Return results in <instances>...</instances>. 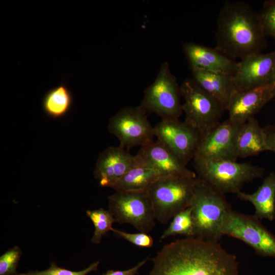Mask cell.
I'll return each mask as SVG.
<instances>
[{"label":"cell","mask_w":275,"mask_h":275,"mask_svg":"<svg viewBox=\"0 0 275 275\" xmlns=\"http://www.w3.org/2000/svg\"><path fill=\"white\" fill-rule=\"evenodd\" d=\"M197 177H161L147 190L156 220L166 224L179 212L189 207Z\"/></svg>","instance_id":"5"},{"label":"cell","mask_w":275,"mask_h":275,"mask_svg":"<svg viewBox=\"0 0 275 275\" xmlns=\"http://www.w3.org/2000/svg\"><path fill=\"white\" fill-rule=\"evenodd\" d=\"M180 96V85L165 61L154 81L144 90L140 106L161 119H179L183 112Z\"/></svg>","instance_id":"7"},{"label":"cell","mask_w":275,"mask_h":275,"mask_svg":"<svg viewBox=\"0 0 275 275\" xmlns=\"http://www.w3.org/2000/svg\"><path fill=\"white\" fill-rule=\"evenodd\" d=\"M216 50L240 60L261 53L267 46L259 13L241 1H227L218 14L215 34Z\"/></svg>","instance_id":"2"},{"label":"cell","mask_w":275,"mask_h":275,"mask_svg":"<svg viewBox=\"0 0 275 275\" xmlns=\"http://www.w3.org/2000/svg\"><path fill=\"white\" fill-rule=\"evenodd\" d=\"M189 207L195 227V237L218 242L223 236L225 217L231 209L225 194L197 177Z\"/></svg>","instance_id":"3"},{"label":"cell","mask_w":275,"mask_h":275,"mask_svg":"<svg viewBox=\"0 0 275 275\" xmlns=\"http://www.w3.org/2000/svg\"><path fill=\"white\" fill-rule=\"evenodd\" d=\"M263 128L268 150L275 153V125H268Z\"/></svg>","instance_id":"30"},{"label":"cell","mask_w":275,"mask_h":275,"mask_svg":"<svg viewBox=\"0 0 275 275\" xmlns=\"http://www.w3.org/2000/svg\"><path fill=\"white\" fill-rule=\"evenodd\" d=\"M108 210L115 221L128 224L140 232L149 233L155 226L156 217L146 191H116L108 197Z\"/></svg>","instance_id":"8"},{"label":"cell","mask_w":275,"mask_h":275,"mask_svg":"<svg viewBox=\"0 0 275 275\" xmlns=\"http://www.w3.org/2000/svg\"><path fill=\"white\" fill-rule=\"evenodd\" d=\"M148 259V257L130 268L123 270H109L102 275H135L140 269L146 263Z\"/></svg>","instance_id":"29"},{"label":"cell","mask_w":275,"mask_h":275,"mask_svg":"<svg viewBox=\"0 0 275 275\" xmlns=\"http://www.w3.org/2000/svg\"><path fill=\"white\" fill-rule=\"evenodd\" d=\"M154 128L157 140L185 166L194 159L203 136L198 130L178 119H161Z\"/></svg>","instance_id":"11"},{"label":"cell","mask_w":275,"mask_h":275,"mask_svg":"<svg viewBox=\"0 0 275 275\" xmlns=\"http://www.w3.org/2000/svg\"><path fill=\"white\" fill-rule=\"evenodd\" d=\"M182 48L191 70L200 69L233 75L237 68V62L215 48L194 42H185Z\"/></svg>","instance_id":"17"},{"label":"cell","mask_w":275,"mask_h":275,"mask_svg":"<svg viewBox=\"0 0 275 275\" xmlns=\"http://www.w3.org/2000/svg\"><path fill=\"white\" fill-rule=\"evenodd\" d=\"M222 234L242 241L260 256L275 258V235L254 215L230 209L225 217Z\"/></svg>","instance_id":"9"},{"label":"cell","mask_w":275,"mask_h":275,"mask_svg":"<svg viewBox=\"0 0 275 275\" xmlns=\"http://www.w3.org/2000/svg\"><path fill=\"white\" fill-rule=\"evenodd\" d=\"M138 163L136 155L120 146L109 147L100 153L94 176L103 187L109 186Z\"/></svg>","instance_id":"15"},{"label":"cell","mask_w":275,"mask_h":275,"mask_svg":"<svg viewBox=\"0 0 275 275\" xmlns=\"http://www.w3.org/2000/svg\"><path fill=\"white\" fill-rule=\"evenodd\" d=\"M268 150L263 128L254 117L241 124L237 135V158L254 156Z\"/></svg>","instance_id":"20"},{"label":"cell","mask_w":275,"mask_h":275,"mask_svg":"<svg viewBox=\"0 0 275 275\" xmlns=\"http://www.w3.org/2000/svg\"><path fill=\"white\" fill-rule=\"evenodd\" d=\"M21 255L20 249L15 246L0 257V275H17V265Z\"/></svg>","instance_id":"25"},{"label":"cell","mask_w":275,"mask_h":275,"mask_svg":"<svg viewBox=\"0 0 275 275\" xmlns=\"http://www.w3.org/2000/svg\"><path fill=\"white\" fill-rule=\"evenodd\" d=\"M72 100L70 91L65 83H62L46 93L43 100V109L48 116L60 118L69 111Z\"/></svg>","instance_id":"22"},{"label":"cell","mask_w":275,"mask_h":275,"mask_svg":"<svg viewBox=\"0 0 275 275\" xmlns=\"http://www.w3.org/2000/svg\"><path fill=\"white\" fill-rule=\"evenodd\" d=\"M193 159L197 177L224 194H236L245 183L262 177L265 171L262 167L234 160L198 156Z\"/></svg>","instance_id":"4"},{"label":"cell","mask_w":275,"mask_h":275,"mask_svg":"<svg viewBox=\"0 0 275 275\" xmlns=\"http://www.w3.org/2000/svg\"><path fill=\"white\" fill-rule=\"evenodd\" d=\"M275 66V50L248 56L237 62L233 80L236 90H244L268 84Z\"/></svg>","instance_id":"13"},{"label":"cell","mask_w":275,"mask_h":275,"mask_svg":"<svg viewBox=\"0 0 275 275\" xmlns=\"http://www.w3.org/2000/svg\"><path fill=\"white\" fill-rule=\"evenodd\" d=\"M99 263V261L94 262L84 270L75 271L59 267L55 263L52 262L50 267L45 270L29 271L25 273H18L17 275H87L91 271L96 270Z\"/></svg>","instance_id":"27"},{"label":"cell","mask_w":275,"mask_h":275,"mask_svg":"<svg viewBox=\"0 0 275 275\" xmlns=\"http://www.w3.org/2000/svg\"><path fill=\"white\" fill-rule=\"evenodd\" d=\"M241 125L229 119L219 122L202 136L195 156L236 161V142Z\"/></svg>","instance_id":"12"},{"label":"cell","mask_w":275,"mask_h":275,"mask_svg":"<svg viewBox=\"0 0 275 275\" xmlns=\"http://www.w3.org/2000/svg\"><path fill=\"white\" fill-rule=\"evenodd\" d=\"M180 88L184 100L182 105L184 122L205 135L220 122L225 109L192 78L185 79Z\"/></svg>","instance_id":"6"},{"label":"cell","mask_w":275,"mask_h":275,"mask_svg":"<svg viewBox=\"0 0 275 275\" xmlns=\"http://www.w3.org/2000/svg\"><path fill=\"white\" fill-rule=\"evenodd\" d=\"M270 82H271L274 86L273 94V98H275V66H274V69H273V73H272V76H271V78Z\"/></svg>","instance_id":"31"},{"label":"cell","mask_w":275,"mask_h":275,"mask_svg":"<svg viewBox=\"0 0 275 275\" xmlns=\"http://www.w3.org/2000/svg\"><path fill=\"white\" fill-rule=\"evenodd\" d=\"M149 275H238V265L218 242L186 237L164 245Z\"/></svg>","instance_id":"1"},{"label":"cell","mask_w":275,"mask_h":275,"mask_svg":"<svg viewBox=\"0 0 275 275\" xmlns=\"http://www.w3.org/2000/svg\"><path fill=\"white\" fill-rule=\"evenodd\" d=\"M86 213L95 228L91 242L94 244H99L103 236L109 231H111L113 224L116 222L115 219L109 210H107L102 208L87 210Z\"/></svg>","instance_id":"24"},{"label":"cell","mask_w":275,"mask_h":275,"mask_svg":"<svg viewBox=\"0 0 275 275\" xmlns=\"http://www.w3.org/2000/svg\"><path fill=\"white\" fill-rule=\"evenodd\" d=\"M236 194L240 200L253 204L254 215L260 221L265 218L273 221L275 219V173L267 176L254 193L247 194L240 190Z\"/></svg>","instance_id":"19"},{"label":"cell","mask_w":275,"mask_h":275,"mask_svg":"<svg viewBox=\"0 0 275 275\" xmlns=\"http://www.w3.org/2000/svg\"><path fill=\"white\" fill-rule=\"evenodd\" d=\"M111 231L117 236L139 247L149 248L152 246L154 243L153 238L148 233H131L113 228Z\"/></svg>","instance_id":"28"},{"label":"cell","mask_w":275,"mask_h":275,"mask_svg":"<svg viewBox=\"0 0 275 275\" xmlns=\"http://www.w3.org/2000/svg\"><path fill=\"white\" fill-rule=\"evenodd\" d=\"M136 155L146 164L163 176L196 178V174L189 170L163 143L157 140L143 147Z\"/></svg>","instance_id":"16"},{"label":"cell","mask_w":275,"mask_h":275,"mask_svg":"<svg viewBox=\"0 0 275 275\" xmlns=\"http://www.w3.org/2000/svg\"><path fill=\"white\" fill-rule=\"evenodd\" d=\"M192 78L203 90L216 99L225 110L235 92L233 75L200 69L191 70Z\"/></svg>","instance_id":"18"},{"label":"cell","mask_w":275,"mask_h":275,"mask_svg":"<svg viewBox=\"0 0 275 275\" xmlns=\"http://www.w3.org/2000/svg\"><path fill=\"white\" fill-rule=\"evenodd\" d=\"M136 156L138 163L109 187L116 191H146L153 182L163 177L160 173Z\"/></svg>","instance_id":"21"},{"label":"cell","mask_w":275,"mask_h":275,"mask_svg":"<svg viewBox=\"0 0 275 275\" xmlns=\"http://www.w3.org/2000/svg\"><path fill=\"white\" fill-rule=\"evenodd\" d=\"M181 235L186 237H195V227L191 210L189 207L175 215L170 225L161 234L160 239Z\"/></svg>","instance_id":"23"},{"label":"cell","mask_w":275,"mask_h":275,"mask_svg":"<svg viewBox=\"0 0 275 275\" xmlns=\"http://www.w3.org/2000/svg\"><path fill=\"white\" fill-rule=\"evenodd\" d=\"M259 14L266 37L275 40V0L265 1Z\"/></svg>","instance_id":"26"},{"label":"cell","mask_w":275,"mask_h":275,"mask_svg":"<svg viewBox=\"0 0 275 275\" xmlns=\"http://www.w3.org/2000/svg\"><path fill=\"white\" fill-rule=\"evenodd\" d=\"M108 130L119 140L120 146L127 150L146 146L153 141L154 128L148 119L147 112L140 105L128 106L112 117Z\"/></svg>","instance_id":"10"},{"label":"cell","mask_w":275,"mask_h":275,"mask_svg":"<svg viewBox=\"0 0 275 275\" xmlns=\"http://www.w3.org/2000/svg\"><path fill=\"white\" fill-rule=\"evenodd\" d=\"M274 86L271 82L251 89L236 91L228 107L229 118L232 122L242 124L258 113L273 99Z\"/></svg>","instance_id":"14"}]
</instances>
